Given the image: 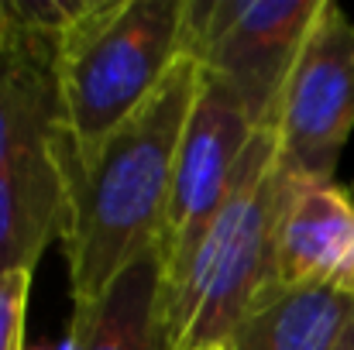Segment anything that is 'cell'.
Instances as JSON below:
<instances>
[{"instance_id":"ba28073f","label":"cell","mask_w":354,"mask_h":350,"mask_svg":"<svg viewBox=\"0 0 354 350\" xmlns=\"http://www.w3.org/2000/svg\"><path fill=\"white\" fill-rule=\"evenodd\" d=\"M66 141L55 45L10 35L0 41V172Z\"/></svg>"},{"instance_id":"5b68a950","label":"cell","mask_w":354,"mask_h":350,"mask_svg":"<svg viewBox=\"0 0 354 350\" xmlns=\"http://www.w3.org/2000/svg\"><path fill=\"white\" fill-rule=\"evenodd\" d=\"M254 134L258 124L248 114L244 100L227 83L200 69V93L179 141L169 213L158 244L162 289L172 285L196 257L210 224L234 189Z\"/></svg>"},{"instance_id":"9c48e42d","label":"cell","mask_w":354,"mask_h":350,"mask_svg":"<svg viewBox=\"0 0 354 350\" xmlns=\"http://www.w3.org/2000/svg\"><path fill=\"white\" fill-rule=\"evenodd\" d=\"M66 144L21 158L0 172V278L10 271H35L45 247L66 231Z\"/></svg>"},{"instance_id":"277c9868","label":"cell","mask_w":354,"mask_h":350,"mask_svg":"<svg viewBox=\"0 0 354 350\" xmlns=\"http://www.w3.org/2000/svg\"><path fill=\"white\" fill-rule=\"evenodd\" d=\"M324 0H186V55L275 127L286 83Z\"/></svg>"},{"instance_id":"6da1fadb","label":"cell","mask_w":354,"mask_h":350,"mask_svg":"<svg viewBox=\"0 0 354 350\" xmlns=\"http://www.w3.org/2000/svg\"><path fill=\"white\" fill-rule=\"evenodd\" d=\"M196 93L200 66L183 55L162 90L90 158L76 162L66 144L69 220L62 247L69 261L73 309L104 299L134 261L158 251L176 155Z\"/></svg>"},{"instance_id":"7a4b0ae2","label":"cell","mask_w":354,"mask_h":350,"mask_svg":"<svg viewBox=\"0 0 354 350\" xmlns=\"http://www.w3.org/2000/svg\"><path fill=\"white\" fill-rule=\"evenodd\" d=\"M303 179L279 162V130L258 127L237 182L189 268L162 289L169 350L227 344L251 306L275 289V251L286 206Z\"/></svg>"},{"instance_id":"4fadbf2b","label":"cell","mask_w":354,"mask_h":350,"mask_svg":"<svg viewBox=\"0 0 354 350\" xmlns=\"http://www.w3.org/2000/svg\"><path fill=\"white\" fill-rule=\"evenodd\" d=\"M334 350H354V323L348 327V330H344V337L334 344Z\"/></svg>"},{"instance_id":"7c38bea8","label":"cell","mask_w":354,"mask_h":350,"mask_svg":"<svg viewBox=\"0 0 354 350\" xmlns=\"http://www.w3.org/2000/svg\"><path fill=\"white\" fill-rule=\"evenodd\" d=\"M35 271H10L0 278V350H24V320Z\"/></svg>"},{"instance_id":"9a60e30c","label":"cell","mask_w":354,"mask_h":350,"mask_svg":"<svg viewBox=\"0 0 354 350\" xmlns=\"http://www.w3.org/2000/svg\"><path fill=\"white\" fill-rule=\"evenodd\" d=\"M203 350H231L227 344H214V347H203Z\"/></svg>"},{"instance_id":"30bf717a","label":"cell","mask_w":354,"mask_h":350,"mask_svg":"<svg viewBox=\"0 0 354 350\" xmlns=\"http://www.w3.org/2000/svg\"><path fill=\"white\" fill-rule=\"evenodd\" d=\"M38 350H169L162 327V254H145L104 299L73 309L66 344Z\"/></svg>"},{"instance_id":"8992f818","label":"cell","mask_w":354,"mask_h":350,"mask_svg":"<svg viewBox=\"0 0 354 350\" xmlns=\"http://www.w3.org/2000/svg\"><path fill=\"white\" fill-rule=\"evenodd\" d=\"M279 162L303 182H330L354 130V21L324 0L279 104Z\"/></svg>"},{"instance_id":"52a82bcc","label":"cell","mask_w":354,"mask_h":350,"mask_svg":"<svg viewBox=\"0 0 354 350\" xmlns=\"http://www.w3.org/2000/svg\"><path fill=\"white\" fill-rule=\"evenodd\" d=\"M354 292V186L299 182L279 231L275 289Z\"/></svg>"},{"instance_id":"8fae6325","label":"cell","mask_w":354,"mask_h":350,"mask_svg":"<svg viewBox=\"0 0 354 350\" xmlns=\"http://www.w3.org/2000/svg\"><path fill=\"white\" fill-rule=\"evenodd\" d=\"M354 323V292L303 285L272 289L237 323L231 350H334Z\"/></svg>"},{"instance_id":"5bb4252c","label":"cell","mask_w":354,"mask_h":350,"mask_svg":"<svg viewBox=\"0 0 354 350\" xmlns=\"http://www.w3.org/2000/svg\"><path fill=\"white\" fill-rule=\"evenodd\" d=\"M10 38V21H7V10H3V0H0V41Z\"/></svg>"},{"instance_id":"3957f363","label":"cell","mask_w":354,"mask_h":350,"mask_svg":"<svg viewBox=\"0 0 354 350\" xmlns=\"http://www.w3.org/2000/svg\"><path fill=\"white\" fill-rule=\"evenodd\" d=\"M186 0H90L55 48L66 137L90 158L186 55Z\"/></svg>"}]
</instances>
